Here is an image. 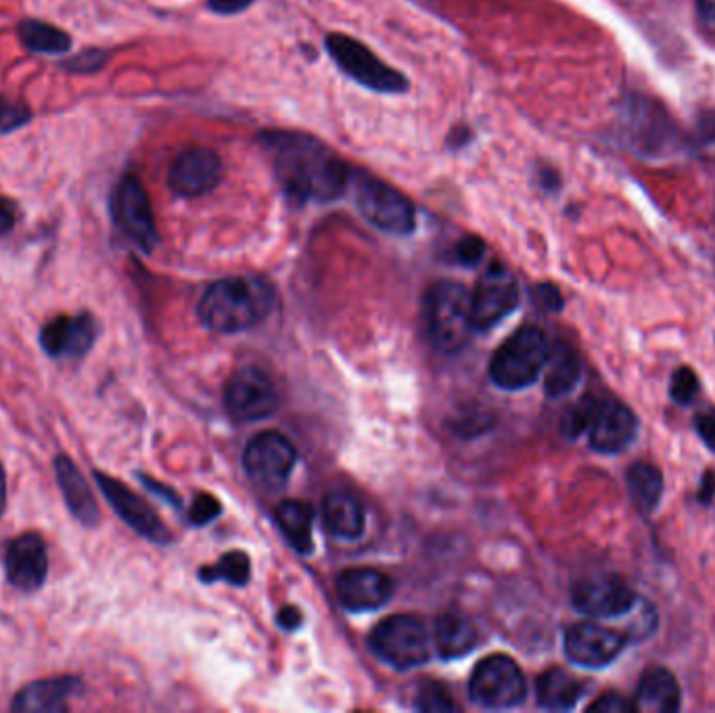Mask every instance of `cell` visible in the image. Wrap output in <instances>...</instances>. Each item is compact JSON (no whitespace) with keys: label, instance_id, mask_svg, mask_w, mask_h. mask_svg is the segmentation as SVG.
Masks as SVG:
<instances>
[{"label":"cell","instance_id":"1","mask_svg":"<svg viewBox=\"0 0 715 713\" xmlns=\"http://www.w3.org/2000/svg\"><path fill=\"white\" fill-rule=\"evenodd\" d=\"M259 145L270 159L275 179L294 203H331L350 184L345 161L317 137L294 130L259 135Z\"/></svg>","mask_w":715,"mask_h":713},{"label":"cell","instance_id":"2","mask_svg":"<svg viewBox=\"0 0 715 713\" xmlns=\"http://www.w3.org/2000/svg\"><path fill=\"white\" fill-rule=\"evenodd\" d=\"M275 289L259 277L222 278L199 301L201 322L218 333H238L270 317Z\"/></svg>","mask_w":715,"mask_h":713},{"label":"cell","instance_id":"3","mask_svg":"<svg viewBox=\"0 0 715 713\" xmlns=\"http://www.w3.org/2000/svg\"><path fill=\"white\" fill-rule=\"evenodd\" d=\"M423 320L437 350L457 354L476 331L471 294L455 280L436 283L423 299Z\"/></svg>","mask_w":715,"mask_h":713},{"label":"cell","instance_id":"4","mask_svg":"<svg viewBox=\"0 0 715 713\" xmlns=\"http://www.w3.org/2000/svg\"><path fill=\"white\" fill-rule=\"evenodd\" d=\"M548 339L537 327H523L506 339L490 360V379L500 390L516 392L534 385L548 360Z\"/></svg>","mask_w":715,"mask_h":713},{"label":"cell","instance_id":"5","mask_svg":"<svg viewBox=\"0 0 715 713\" xmlns=\"http://www.w3.org/2000/svg\"><path fill=\"white\" fill-rule=\"evenodd\" d=\"M350 182L354 187L360 214L371 224H375L378 231L397 237H406L415 231V205L402 191H397L396 187L364 170H352Z\"/></svg>","mask_w":715,"mask_h":713},{"label":"cell","instance_id":"6","mask_svg":"<svg viewBox=\"0 0 715 713\" xmlns=\"http://www.w3.org/2000/svg\"><path fill=\"white\" fill-rule=\"evenodd\" d=\"M327 51L331 60L338 63L339 70L350 78L385 95H397L408 91V79L394 67L378 60L377 55L366 49L362 42L345 34H331L327 39Z\"/></svg>","mask_w":715,"mask_h":713},{"label":"cell","instance_id":"7","mask_svg":"<svg viewBox=\"0 0 715 713\" xmlns=\"http://www.w3.org/2000/svg\"><path fill=\"white\" fill-rule=\"evenodd\" d=\"M373 653L396 670H413L429 661V635L415 615L383 619L369 638Z\"/></svg>","mask_w":715,"mask_h":713},{"label":"cell","instance_id":"8","mask_svg":"<svg viewBox=\"0 0 715 713\" xmlns=\"http://www.w3.org/2000/svg\"><path fill=\"white\" fill-rule=\"evenodd\" d=\"M469 693L485 710H511L525 699L527 684L521 668L511 657L492 655L477 666Z\"/></svg>","mask_w":715,"mask_h":713},{"label":"cell","instance_id":"9","mask_svg":"<svg viewBox=\"0 0 715 713\" xmlns=\"http://www.w3.org/2000/svg\"><path fill=\"white\" fill-rule=\"evenodd\" d=\"M111 219L124 237L145 254L158 245V226L151 201L137 177H124L111 193Z\"/></svg>","mask_w":715,"mask_h":713},{"label":"cell","instance_id":"10","mask_svg":"<svg viewBox=\"0 0 715 713\" xmlns=\"http://www.w3.org/2000/svg\"><path fill=\"white\" fill-rule=\"evenodd\" d=\"M298 460L294 444L277 432H264L249 439L243 462L245 471L264 490H280L291 476Z\"/></svg>","mask_w":715,"mask_h":713},{"label":"cell","instance_id":"11","mask_svg":"<svg viewBox=\"0 0 715 713\" xmlns=\"http://www.w3.org/2000/svg\"><path fill=\"white\" fill-rule=\"evenodd\" d=\"M224 406L241 423H256L275 415L278 392L270 376L256 366H245L228 379L224 387Z\"/></svg>","mask_w":715,"mask_h":713},{"label":"cell","instance_id":"12","mask_svg":"<svg viewBox=\"0 0 715 713\" xmlns=\"http://www.w3.org/2000/svg\"><path fill=\"white\" fill-rule=\"evenodd\" d=\"M519 306V285L506 266L494 262L477 280L471 294V318L476 331H488L513 315Z\"/></svg>","mask_w":715,"mask_h":713},{"label":"cell","instance_id":"13","mask_svg":"<svg viewBox=\"0 0 715 713\" xmlns=\"http://www.w3.org/2000/svg\"><path fill=\"white\" fill-rule=\"evenodd\" d=\"M95 479L105 500L111 504V509L118 513L119 519L132 528L137 534L156 542V544H170L172 535L163 521L156 515V511L149 507V502L139 494H135L126 483L111 476H105L95 471Z\"/></svg>","mask_w":715,"mask_h":713},{"label":"cell","instance_id":"14","mask_svg":"<svg viewBox=\"0 0 715 713\" xmlns=\"http://www.w3.org/2000/svg\"><path fill=\"white\" fill-rule=\"evenodd\" d=\"M628 645V636L602 628L593 621H581L565 635V655L572 663L588 670H600L613 663Z\"/></svg>","mask_w":715,"mask_h":713},{"label":"cell","instance_id":"15","mask_svg":"<svg viewBox=\"0 0 715 713\" xmlns=\"http://www.w3.org/2000/svg\"><path fill=\"white\" fill-rule=\"evenodd\" d=\"M588 441L600 455L623 453L638 434L634 413L617 400H595L588 421Z\"/></svg>","mask_w":715,"mask_h":713},{"label":"cell","instance_id":"16","mask_svg":"<svg viewBox=\"0 0 715 713\" xmlns=\"http://www.w3.org/2000/svg\"><path fill=\"white\" fill-rule=\"evenodd\" d=\"M577 611L590 617H619L630 614L638 603L634 590L617 575L584 577L574 586Z\"/></svg>","mask_w":715,"mask_h":713},{"label":"cell","instance_id":"17","mask_svg":"<svg viewBox=\"0 0 715 713\" xmlns=\"http://www.w3.org/2000/svg\"><path fill=\"white\" fill-rule=\"evenodd\" d=\"M97 320L88 312L49 320L40 331L44 354L55 360H79L86 356L97 341Z\"/></svg>","mask_w":715,"mask_h":713},{"label":"cell","instance_id":"18","mask_svg":"<svg viewBox=\"0 0 715 713\" xmlns=\"http://www.w3.org/2000/svg\"><path fill=\"white\" fill-rule=\"evenodd\" d=\"M4 574L20 593H36L49 574V555L42 535L28 532L11 540L4 553Z\"/></svg>","mask_w":715,"mask_h":713},{"label":"cell","instance_id":"19","mask_svg":"<svg viewBox=\"0 0 715 713\" xmlns=\"http://www.w3.org/2000/svg\"><path fill=\"white\" fill-rule=\"evenodd\" d=\"M222 180V159L212 149H189L174 159L168 184L180 198H201L212 193Z\"/></svg>","mask_w":715,"mask_h":713},{"label":"cell","instance_id":"20","mask_svg":"<svg viewBox=\"0 0 715 713\" xmlns=\"http://www.w3.org/2000/svg\"><path fill=\"white\" fill-rule=\"evenodd\" d=\"M338 595L341 605L352 614L375 611L394 595L392 577L373 567H354L339 575Z\"/></svg>","mask_w":715,"mask_h":713},{"label":"cell","instance_id":"21","mask_svg":"<svg viewBox=\"0 0 715 713\" xmlns=\"http://www.w3.org/2000/svg\"><path fill=\"white\" fill-rule=\"evenodd\" d=\"M79 691L82 680L76 675L44 678L23 687L15 694L11 710L18 713H63Z\"/></svg>","mask_w":715,"mask_h":713},{"label":"cell","instance_id":"22","mask_svg":"<svg viewBox=\"0 0 715 713\" xmlns=\"http://www.w3.org/2000/svg\"><path fill=\"white\" fill-rule=\"evenodd\" d=\"M55 476L65 507L70 509L72 517L84 528L99 525V507L95 494L70 456L60 455L55 458Z\"/></svg>","mask_w":715,"mask_h":713},{"label":"cell","instance_id":"23","mask_svg":"<svg viewBox=\"0 0 715 713\" xmlns=\"http://www.w3.org/2000/svg\"><path fill=\"white\" fill-rule=\"evenodd\" d=\"M680 684L665 668H649L636 689L632 707L638 713H675L680 710Z\"/></svg>","mask_w":715,"mask_h":713},{"label":"cell","instance_id":"24","mask_svg":"<svg viewBox=\"0 0 715 713\" xmlns=\"http://www.w3.org/2000/svg\"><path fill=\"white\" fill-rule=\"evenodd\" d=\"M537 703L551 712H569L586 693V684L563 668H553L537 678Z\"/></svg>","mask_w":715,"mask_h":713},{"label":"cell","instance_id":"25","mask_svg":"<svg viewBox=\"0 0 715 713\" xmlns=\"http://www.w3.org/2000/svg\"><path fill=\"white\" fill-rule=\"evenodd\" d=\"M544 371L546 394L551 397H563L576 390L581 379V362L572 345L558 341L551 345Z\"/></svg>","mask_w":715,"mask_h":713},{"label":"cell","instance_id":"26","mask_svg":"<svg viewBox=\"0 0 715 713\" xmlns=\"http://www.w3.org/2000/svg\"><path fill=\"white\" fill-rule=\"evenodd\" d=\"M327 530L343 540H356L364 532L366 515L356 498L345 492H333L322 502Z\"/></svg>","mask_w":715,"mask_h":713},{"label":"cell","instance_id":"27","mask_svg":"<svg viewBox=\"0 0 715 713\" xmlns=\"http://www.w3.org/2000/svg\"><path fill=\"white\" fill-rule=\"evenodd\" d=\"M436 642L444 659H460L476 649V626L465 615H441L436 624Z\"/></svg>","mask_w":715,"mask_h":713},{"label":"cell","instance_id":"28","mask_svg":"<svg viewBox=\"0 0 715 713\" xmlns=\"http://www.w3.org/2000/svg\"><path fill=\"white\" fill-rule=\"evenodd\" d=\"M278 528L298 553L312 551V521L314 511L303 500H285L277 507Z\"/></svg>","mask_w":715,"mask_h":713},{"label":"cell","instance_id":"29","mask_svg":"<svg viewBox=\"0 0 715 713\" xmlns=\"http://www.w3.org/2000/svg\"><path fill=\"white\" fill-rule=\"evenodd\" d=\"M628 492L640 513H653L663 494V473L651 462H634L626 473Z\"/></svg>","mask_w":715,"mask_h":713},{"label":"cell","instance_id":"30","mask_svg":"<svg viewBox=\"0 0 715 713\" xmlns=\"http://www.w3.org/2000/svg\"><path fill=\"white\" fill-rule=\"evenodd\" d=\"M20 39L32 53L40 55H60L72 49V39L67 32L39 20L21 21Z\"/></svg>","mask_w":715,"mask_h":713},{"label":"cell","instance_id":"31","mask_svg":"<svg viewBox=\"0 0 715 713\" xmlns=\"http://www.w3.org/2000/svg\"><path fill=\"white\" fill-rule=\"evenodd\" d=\"M249 574H252V565H249V556L241 551H233V553H226L224 556H220L218 563L212 565V567H203L199 572V577L201 582H218V579H224L228 584H235V586H243L247 584L249 579Z\"/></svg>","mask_w":715,"mask_h":713},{"label":"cell","instance_id":"32","mask_svg":"<svg viewBox=\"0 0 715 713\" xmlns=\"http://www.w3.org/2000/svg\"><path fill=\"white\" fill-rule=\"evenodd\" d=\"M30 119H32L30 107H25L18 100L0 97V137L20 130L25 124H30Z\"/></svg>","mask_w":715,"mask_h":713},{"label":"cell","instance_id":"33","mask_svg":"<svg viewBox=\"0 0 715 713\" xmlns=\"http://www.w3.org/2000/svg\"><path fill=\"white\" fill-rule=\"evenodd\" d=\"M417 710L420 712H455L457 705L452 701V696L448 694V691L439 684H425L420 689V693L417 696Z\"/></svg>","mask_w":715,"mask_h":713},{"label":"cell","instance_id":"34","mask_svg":"<svg viewBox=\"0 0 715 713\" xmlns=\"http://www.w3.org/2000/svg\"><path fill=\"white\" fill-rule=\"evenodd\" d=\"M670 394H672L675 404H680V406L691 404L698 394V379H696L695 371L689 366H680L672 375Z\"/></svg>","mask_w":715,"mask_h":713},{"label":"cell","instance_id":"35","mask_svg":"<svg viewBox=\"0 0 715 713\" xmlns=\"http://www.w3.org/2000/svg\"><path fill=\"white\" fill-rule=\"evenodd\" d=\"M593 404H595V400L593 397H586V400H581L579 404H576L574 408H569L567 415L563 416L561 432L569 437V439H576V437L581 436L588 429Z\"/></svg>","mask_w":715,"mask_h":713},{"label":"cell","instance_id":"36","mask_svg":"<svg viewBox=\"0 0 715 713\" xmlns=\"http://www.w3.org/2000/svg\"><path fill=\"white\" fill-rule=\"evenodd\" d=\"M220 511H222V504H220L218 500H216L214 496L199 494L198 498H195V502H193V507H191L189 521H191L193 525L201 528V525L214 521V519L220 515Z\"/></svg>","mask_w":715,"mask_h":713},{"label":"cell","instance_id":"37","mask_svg":"<svg viewBox=\"0 0 715 713\" xmlns=\"http://www.w3.org/2000/svg\"><path fill=\"white\" fill-rule=\"evenodd\" d=\"M105 61H107V53L93 49V51H84L82 55H76L72 60L63 61V67L76 74H90V72H99Z\"/></svg>","mask_w":715,"mask_h":713},{"label":"cell","instance_id":"38","mask_svg":"<svg viewBox=\"0 0 715 713\" xmlns=\"http://www.w3.org/2000/svg\"><path fill=\"white\" fill-rule=\"evenodd\" d=\"M485 254V243L479 237H465L455 247V259L460 266H477Z\"/></svg>","mask_w":715,"mask_h":713},{"label":"cell","instance_id":"39","mask_svg":"<svg viewBox=\"0 0 715 713\" xmlns=\"http://www.w3.org/2000/svg\"><path fill=\"white\" fill-rule=\"evenodd\" d=\"M590 712H600V713H623V712H634L632 703L626 701L621 694L617 693H607L605 696H600L598 701H595L590 707Z\"/></svg>","mask_w":715,"mask_h":713},{"label":"cell","instance_id":"40","mask_svg":"<svg viewBox=\"0 0 715 713\" xmlns=\"http://www.w3.org/2000/svg\"><path fill=\"white\" fill-rule=\"evenodd\" d=\"M696 436L715 455V411H705L695 416Z\"/></svg>","mask_w":715,"mask_h":713},{"label":"cell","instance_id":"41","mask_svg":"<svg viewBox=\"0 0 715 713\" xmlns=\"http://www.w3.org/2000/svg\"><path fill=\"white\" fill-rule=\"evenodd\" d=\"M532 294H534L537 306H542L548 312H558L563 308V298L555 285H537Z\"/></svg>","mask_w":715,"mask_h":713},{"label":"cell","instance_id":"42","mask_svg":"<svg viewBox=\"0 0 715 713\" xmlns=\"http://www.w3.org/2000/svg\"><path fill=\"white\" fill-rule=\"evenodd\" d=\"M18 222V205L11 199L0 198V237L9 235Z\"/></svg>","mask_w":715,"mask_h":713},{"label":"cell","instance_id":"43","mask_svg":"<svg viewBox=\"0 0 715 713\" xmlns=\"http://www.w3.org/2000/svg\"><path fill=\"white\" fill-rule=\"evenodd\" d=\"M254 0H207L210 9L218 15H237L245 11Z\"/></svg>","mask_w":715,"mask_h":713},{"label":"cell","instance_id":"44","mask_svg":"<svg viewBox=\"0 0 715 713\" xmlns=\"http://www.w3.org/2000/svg\"><path fill=\"white\" fill-rule=\"evenodd\" d=\"M301 621H303V617H301L299 609H296V607H285L278 614V626L285 628V630H296V628L301 626Z\"/></svg>","mask_w":715,"mask_h":713},{"label":"cell","instance_id":"45","mask_svg":"<svg viewBox=\"0 0 715 713\" xmlns=\"http://www.w3.org/2000/svg\"><path fill=\"white\" fill-rule=\"evenodd\" d=\"M140 481L147 486V490H151L153 494H159V498H163V500H168L170 504H177L179 507L180 500L177 498V494L172 492V490H168V488H163V486H159V483H156L153 479H149V477L140 476Z\"/></svg>","mask_w":715,"mask_h":713},{"label":"cell","instance_id":"46","mask_svg":"<svg viewBox=\"0 0 715 713\" xmlns=\"http://www.w3.org/2000/svg\"><path fill=\"white\" fill-rule=\"evenodd\" d=\"M715 492V477L712 471H707L705 473V477H703V488L698 490V500H703V502H709L712 500V496H714Z\"/></svg>","mask_w":715,"mask_h":713},{"label":"cell","instance_id":"47","mask_svg":"<svg viewBox=\"0 0 715 713\" xmlns=\"http://www.w3.org/2000/svg\"><path fill=\"white\" fill-rule=\"evenodd\" d=\"M696 7L701 18L715 25V0H696Z\"/></svg>","mask_w":715,"mask_h":713},{"label":"cell","instance_id":"48","mask_svg":"<svg viewBox=\"0 0 715 713\" xmlns=\"http://www.w3.org/2000/svg\"><path fill=\"white\" fill-rule=\"evenodd\" d=\"M0 471H4V469H2V465H0Z\"/></svg>","mask_w":715,"mask_h":713}]
</instances>
